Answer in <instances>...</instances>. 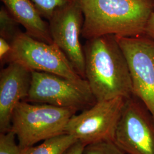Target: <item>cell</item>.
<instances>
[{"mask_svg":"<svg viewBox=\"0 0 154 154\" xmlns=\"http://www.w3.org/2000/svg\"><path fill=\"white\" fill-rule=\"evenodd\" d=\"M83 50L85 79L97 102L132 96L129 66L116 35H104L86 40Z\"/></svg>","mask_w":154,"mask_h":154,"instance_id":"obj_1","label":"cell"},{"mask_svg":"<svg viewBox=\"0 0 154 154\" xmlns=\"http://www.w3.org/2000/svg\"><path fill=\"white\" fill-rule=\"evenodd\" d=\"M84 15L82 36L131 37L144 35L154 0H79Z\"/></svg>","mask_w":154,"mask_h":154,"instance_id":"obj_2","label":"cell"},{"mask_svg":"<svg viewBox=\"0 0 154 154\" xmlns=\"http://www.w3.org/2000/svg\"><path fill=\"white\" fill-rule=\"evenodd\" d=\"M77 111L23 100L13 111L11 130L15 133L18 144L23 150L39 142L65 133L68 122Z\"/></svg>","mask_w":154,"mask_h":154,"instance_id":"obj_3","label":"cell"},{"mask_svg":"<svg viewBox=\"0 0 154 154\" xmlns=\"http://www.w3.org/2000/svg\"><path fill=\"white\" fill-rule=\"evenodd\" d=\"M24 101L85 110L97 102L86 79L72 80L45 72L32 71L28 96Z\"/></svg>","mask_w":154,"mask_h":154,"instance_id":"obj_4","label":"cell"},{"mask_svg":"<svg viewBox=\"0 0 154 154\" xmlns=\"http://www.w3.org/2000/svg\"><path fill=\"white\" fill-rule=\"evenodd\" d=\"M11 45L5 63L17 62L32 71L49 72L75 81L83 79L54 43L42 42L21 32Z\"/></svg>","mask_w":154,"mask_h":154,"instance_id":"obj_5","label":"cell"},{"mask_svg":"<svg viewBox=\"0 0 154 154\" xmlns=\"http://www.w3.org/2000/svg\"><path fill=\"white\" fill-rule=\"evenodd\" d=\"M126 100L118 97L97 102L79 114L72 116L66 126L65 133L85 146L100 141L114 140Z\"/></svg>","mask_w":154,"mask_h":154,"instance_id":"obj_6","label":"cell"},{"mask_svg":"<svg viewBox=\"0 0 154 154\" xmlns=\"http://www.w3.org/2000/svg\"><path fill=\"white\" fill-rule=\"evenodd\" d=\"M114 141L126 154H154V120L142 100L127 98Z\"/></svg>","mask_w":154,"mask_h":154,"instance_id":"obj_7","label":"cell"},{"mask_svg":"<svg viewBox=\"0 0 154 154\" xmlns=\"http://www.w3.org/2000/svg\"><path fill=\"white\" fill-rule=\"evenodd\" d=\"M116 37L128 64L133 95L142 100L154 120V41L144 34Z\"/></svg>","mask_w":154,"mask_h":154,"instance_id":"obj_8","label":"cell"},{"mask_svg":"<svg viewBox=\"0 0 154 154\" xmlns=\"http://www.w3.org/2000/svg\"><path fill=\"white\" fill-rule=\"evenodd\" d=\"M84 15L79 0H72L54 12L49 20L54 43L66 55L78 74L85 79V58L80 41Z\"/></svg>","mask_w":154,"mask_h":154,"instance_id":"obj_9","label":"cell"},{"mask_svg":"<svg viewBox=\"0 0 154 154\" xmlns=\"http://www.w3.org/2000/svg\"><path fill=\"white\" fill-rule=\"evenodd\" d=\"M0 72V130H11L12 115L17 105L28 96L32 71L17 62H10Z\"/></svg>","mask_w":154,"mask_h":154,"instance_id":"obj_10","label":"cell"},{"mask_svg":"<svg viewBox=\"0 0 154 154\" xmlns=\"http://www.w3.org/2000/svg\"><path fill=\"white\" fill-rule=\"evenodd\" d=\"M1 1L28 35L42 42L53 43L49 23L45 21L31 0Z\"/></svg>","mask_w":154,"mask_h":154,"instance_id":"obj_11","label":"cell"},{"mask_svg":"<svg viewBox=\"0 0 154 154\" xmlns=\"http://www.w3.org/2000/svg\"><path fill=\"white\" fill-rule=\"evenodd\" d=\"M77 141L73 136L63 133L22 150V154H63Z\"/></svg>","mask_w":154,"mask_h":154,"instance_id":"obj_12","label":"cell"},{"mask_svg":"<svg viewBox=\"0 0 154 154\" xmlns=\"http://www.w3.org/2000/svg\"><path fill=\"white\" fill-rule=\"evenodd\" d=\"M20 25L5 6H2L0 9V38L11 43L22 32Z\"/></svg>","mask_w":154,"mask_h":154,"instance_id":"obj_13","label":"cell"},{"mask_svg":"<svg viewBox=\"0 0 154 154\" xmlns=\"http://www.w3.org/2000/svg\"><path fill=\"white\" fill-rule=\"evenodd\" d=\"M82 154H126L114 140H103L86 144Z\"/></svg>","mask_w":154,"mask_h":154,"instance_id":"obj_14","label":"cell"},{"mask_svg":"<svg viewBox=\"0 0 154 154\" xmlns=\"http://www.w3.org/2000/svg\"><path fill=\"white\" fill-rule=\"evenodd\" d=\"M72 0H31L42 17L49 20L57 10Z\"/></svg>","mask_w":154,"mask_h":154,"instance_id":"obj_15","label":"cell"},{"mask_svg":"<svg viewBox=\"0 0 154 154\" xmlns=\"http://www.w3.org/2000/svg\"><path fill=\"white\" fill-rule=\"evenodd\" d=\"M16 134L10 130L0 134V154H22V149L16 142Z\"/></svg>","mask_w":154,"mask_h":154,"instance_id":"obj_16","label":"cell"},{"mask_svg":"<svg viewBox=\"0 0 154 154\" xmlns=\"http://www.w3.org/2000/svg\"><path fill=\"white\" fill-rule=\"evenodd\" d=\"M11 43L0 38V62L1 65L5 63L6 60L11 52Z\"/></svg>","mask_w":154,"mask_h":154,"instance_id":"obj_17","label":"cell"},{"mask_svg":"<svg viewBox=\"0 0 154 154\" xmlns=\"http://www.w3.org/2000/svg\"><path fill=\"white\" fill-rule=\"evenodd\" d=\"M144 34L154 41V10L150 14L146 23Z\"/></svg>","mask_w":154,"mask_h":154,"instance_id":"obj_18","label":"cell"},{"mask_svg":"<svg viewBox=\"0 0 154 154\" xmlns=\"http://www.w3.org/2000/svg\"><path fill=\"white\" fill-rule=\"evenodd\" d=\"M85 144L81 141L77 140L71 147L67 149L63 154H82L83 150Z\"/></svg>","mask_w":154,"mask_h":154,"instance_id":"obj_19","label":"cell"}]
</instances>
